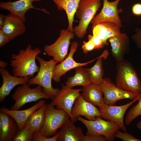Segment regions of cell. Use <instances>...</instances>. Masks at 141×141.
Returning <instances> with one entry per match:
<instances>
[{
    "label": "cell",
    "instance_id": "21",
    "mask_svg": "<svg viewBox=\"0 0 141 141\" xmlns=\"http://www.w3.org/2000/svg\"><path fill=\"white\" fill-rule=\"evenodd\" d=\"M60 128L57 141H83V130L75 126L70 119H68Z\"/></svg>",
    "mask_w": 141,
    "mask_h": 141
},
{
    "label": "cell",
    "instance_id": "16",
    "mask_svg": "<svg viewBox=\"0 0 141 141\" xmlns=\"http://www.w3.org/2000/svg\"><path fill=\"white\" fill-rule=\"evenodd\" d=\"M0 73L3 80L0 88V102H3L6 97L10 95L11 91L16 86L28 83L30 77H19L11 75L5 68H0Z\"/></svg>",
    "mask_w": 141,
    "mask_h": 141
},
{
    "label": "cell",
    "instance_id": "25",
    "mask_svg": "<svg viewBox=\"0 0 141 141\" xmlns=\"http://www.w3.org/2000/svg\"><path fill=\"white\" fill-rule=\"evenodd\" d=\"M108 54V50H105L98 57L97 61L93 66L90 68H86L89 73L91 83L100 85L102 83L104 74L102 60L103 58L106 59Z\"/></svg>",
    "mask_w": 141,
    "mask_h": 141
},
{
    "label": "cell",
    "instance_id": "30",
    "mask_svg": "<svg viewBox=\"0 0 141 141\" xmlns=\"http://www.w3.org/2000/svg\"><path fill=\"white\" fill-rule=\"evenodd\" d=\"M58 132L54 136L47 137L44 135L40 130L34 132L32 136V141H57L58 137Z\"/></svg>",
    "mask_w": 141,
    "mask_h": 141
},
{
    "label": "cell",
    "instance_id": "10",
    "mask_svg": "<svg viewBox=\"0 0 141 141\" xmlns=\"http://www.w3.org/2000/svg\"><path fill=\"white\" fill-rule=\"evenodd\" d=\"M82 91V89H73L63 84L61 89L50 103L56 106L57 109L65 111L71 119L72 108Z\"/></svg>",
    "mask_w": 141,
    "mask_h": 141
},
{
    "label": "cell",
    "instance_id": "39",
    "mask_svg": "<svg viewBox=\"0 0 141 141\" xmlns=\"http://www.w3.org/2000/svg\"><path fill=\"white\" fill-rule=\"evenodd\" d=\"M8 63L4 61H0V67L2 68H5L8 65Z\"/></svg>",
    "mask_w": 141,
    "mask_h": 141
},
{
    "label": "cell",
    "instance_id": "14",
    "mask_svg": "<svg viewBox=\"0 0 141 141\" xmlns=\"http://www.w3.org/2000/svg\"><path fill=\"white\" fill-rule=\"evenodd\" d=\"M72 119L74 123L79 116H83L90 121L95 120L96 117L100 116L99 108L85 101L81 94L77 98L72 108Z\"/></svg>",
    "mask_w": 141,
    "mask_h": 141
},
{
    "label": "cell",
    "instance_id": "40",
    "mask_svg": "<svg viewBox=\"0 0 141 141\" xmlns=\"http://www.w3.org/2000/svg\"><path fill=\"white\" fill-rule=\"evenodd\" d=\"M137 127L141 130V121H139L138 122L137 124Z\"/></svg>",
    "mask_w": 141,
    "mask_h": 141
},
{
    "label": "cell",
    "instance_id": "12",
    "mask_svg": "<svg viewBox=\"0 0 141 141\" xmlns=\"http://www.w3.org/2000/svg\"><path fill=\"white\" fill-rule=\"evenodd\" d=\"M141 95L131 102L120 106L110 105L105 104L99 108L100 116L108 121L115 122L118 125L124 132L126 130L124 123L125 114L128 108L138 101Z\"/></svg>",
    "mask_w": 141,
    "mask_h": 141
},
{
    "label": "cell",
    "instance_id": "1",
    "mask_svg": "<svg viewBox=\"0 0 141 141\" xmlns=\"http://www.w3.org/2000/svg\"><path fill=\"white\" fill-rule=\"evenodd\" d=\"M42 52L37 47L34 49L28 45L24 49H21L17 54H13L11 57L10 65L12 68L13 75L19 77H33L37 73L40 67L37 66L36 59Z\"/></svg>",
    "mask_w": 141,
    "mask_h": 141
},
{
    "label": "cell",
    "instance_id": "36",
    "mask_svg": "<svg viewBox=\"0 0 141 141\" xmlns=\"http://www.w3.org/2000/svg\"><path fill=\"white\" fill-rule=\"evenodd\" d=\"M10 41L9 38L3 33L0 30V47L4 46L6 44Z\"/></svg>",
    "mask_w": 141,
    "mask_h": 141
},
{
    "label": "cell",
    "instance_id": "24",
    "mask_svg": "<svg viewBox=\"0 0 141 141\" xmlns=\"http://www.w3.org/2000/svg\"><path fill=\"white\" fill-rule=\"evenodd\" d=\"M60 11L64 10L68 21L67 30L73 32V23L74 16L80 0H52Z\"/></svg>",
    "mask_w": 141,
    "mask_h": 141
},
{
    "label": "cell",
    "instance_id": "2",
    "mask_svg": "<svg viewBox=\"0 0 141 141\" xmlns=\"http://www.w3.org/2000/svg\"><path fill=\"white\" fill-rule=\"evenodd\" d=\"M116 85L126 92L141 95V82L131 63L124 59L116 61Z\"/></svg>",
    "mask_w": 141,
    "mask_h": 141
},
{
    "label": "cell",
    "instance_id": "38",
    "mask_svg": "<svg viewBox=\"0 0 141 141\" xmlns=\"http://www.w3.org/2000/svg\"><path fill=\"white\" fill-rule=\"evenodd\" d=\"M5 19L4 15L1 14H0V29L2 28Z\"/></svg>",
    "mask_w": 141,
    "mask_h": 141
},
{
    "label": "cell",
    "instance_id": "22",
    "mask_svg": "<svg viewBox=\"0 0 141 141\" xmlns=\"http://www.w3.org/2000/svg\"><path fill=\"white\" fill-rule=\"evenodd\" d=\"M81 94L83 98L87 102L100 108L105 104L103 93L100 85L91 83L83 87Z\"/></svg>",
    "mask_w": 141,
    "mask_h": 141
},
{
    "label": "cell",
    "instance_id": "33",
    "mask_svg": "<svg viewBox=\"0 0 141 141\" xmlns=\"http://www.w3.org/2000/svg\"><path fill=\"white\" fill-rule=\"evenodd\" d=\"M136 33L132 36V39L135 43L137 48L141 49V28L136 27Z\"/></svg>",
    "mask_w": 141,
    "mask_h": 141
},
{
    "label": "cell",
    "instance_id": "15",
    "mask_svg": "<svg viewBox=\"0 0 141 141\" xmlns=\"http://www.w3.org/2000/svg\"><path fill=\"white\" fill-rule=\"evenodd\" d=\"M42 1L19 0L14 2H1L0 8L1 9L9 11L11 13L18 16L24 23L26 20L25 14L27 11L31 9H36L49 14V12L46 10L45 9L35 8L32 4L34 2H40Z\"/></svg>",
    "mask_w": 141,
    "mask_h": 141
},
{
    "label": "cell",
    "instance_id": "8",
    "mask_svg": "<svg viewBox=\"0 0 141 141\" xmlns=\"http://www.w3.org/2000/svg\"><path fill=\"white\" fill-rule=\"evenodd\" d=\"M75 35L73 32L67 29L61 30L57 40L51 45H45L44 51L58 63L61 62L67 57L70 40L74 39Z\"/></svg>",
    "mask_w": 141,
    "mask_h": 141
},
{
    "label": "cell",
    "instance_id": "5",
    "mask_svg": "<svg viewBox=\"0 0 141 141\" xmlns=\"http://www.w3.org/2000/svg\"><path fill=\"white\" fill-rule=\"evenodd\" d=\"M31 85L28 83L18 87L11 97L15 103L10 107L12 110H19L25 104L40 99H47L49 98L43 92L42 87L38 85L31 88Z\"/></svg>",
    "mask_w": 141,
    "mask_h": 141
},
{
    "label": "cell",
    "instance_id": "34",
    "mask_svg": "<svg viewBox=\"0 0 141 141\" xmlns=\"http://www.w3.org/2000/svg\"><path fill=\"white\" fill-rule=\"evenodd\" d=\"M83 52L87 54L89 52L95 49V45L91 41L88 40L87 42L83 41L82 46Z\"/></svg>",
    "mask_w": 141,
    "mask_h": 141
},
{
    "label": "cell",
    "instance_id": "31",
    "mask_svg": "<svg viewBox=\"0 0 141 141\" xmlns=\"http://www.w3.org/2000/svg\"><path fill=\"white\" fill-rule=\"evenodd\" d=\"M119 130H117L114 134L115 137L119 138L124 141H141V139L136 138L130 133L122 132Z\"/></svg>",
    "mask_w": 141,
    "mask_h": 141
},
{
    "label": "cell",
    "instance_id": "3",
    "mask_svg": "<svg viewBox=\"0 0 141 141\" xmlns=\"http://www.w3.org/2000/svg\"><path fill=\"white\" fill-rule=\"evenodd\" d=\"M36 58L40 64L39 71L35 77L29 79L28 83L40 86L43 92L52 101L60 90L54 88L51 83L54 67L58 62L53 59L46 61L38 56Z\"/></svg>",
    "mask_w": 141,
    "mask_h": 141
},
{
    "label": "cell",
    "instance_id": "27",
    "mask_svg": "<svg viewBox=\"0 0 141 141\" xmlns=\"http://www.w3.org/2000/svg\"><path fill=\"white\" fill-rule=\"evenodd\" d=\"M46 104L34 112L26 121L25 125L28 126L34 132L40 130L44 125Z\"/></svg>",
    "mask_w": 141,
    "mask_h": 141
},
{
    "label": "cell",
    "instance_id": "35",
    "mask_svg": "<svg viewBox=\"0 0 141 141\" xmlns=\"http://www.w3.org/2000/svg\"><path fill=\"white\" fill-rule=\"evenodd\" d=\"M88 39L92 42L95 45V49L98 50L104 47L105 46L104 44L101 40L90 34L88 37Z\"/></svg>",
    "mask_w": 141,
    "mask_h": 141
},
{
    "label": "cell",
    "instance_id": "4",
    "mask_svg": "<svg viewBox=\"0 0 141 141\" xmlns=\"http://www.w3.org/2000/svg\"><path fill=\"white\" fill-rule=\"evenodd\" d=\"M101 5V0H80L75 14L79 24L73 28L77 37L81 39L85 35L89 23Z\"/></svg>",
    "mask_w": 141,
    "mask_h": 141
},
{
    "label": "cell",
    "instance_id": "29",
    "mask_svg": "<svg viewBox=\"0 0 141 141\" xmlns=\"http://www.w3.org/2000/svg\"><path fill=\"white\" fill-rule=\"evenodd\" d=\"M138 101V103L132 107L126 116L125 123L127 125H130L133 120L141 115V96Z\"/></svg>",
    "mask_w": 141,
    "mask_h": 141
},
{
    "label": "cell",
    "instance_id": "32",
    "mask_svg": "<svg viewBox=\"0 0 141 141\" xmlns=\"http://www.w3.org/2000/svg\"><path fill=\"white\" fill-rule=\"evenodd\" d=\"M83 141H108V140L102 135L93 134L84 135Z\"/></svg>",
    "mask_w": 141,
    "mask_h": 141
},
{
    "label": "cell",
    "instance_id": "37",
    "mask_svg": "<svg viewBox=\"0 0 141 141\" xmlns=\"http://www.w3.org/2000/svg\"><path fill=\"white\" fill-rule=\"evenodd\" d=\"M132 11L133 13L137 16L141 15V3H137L132 6Z\"/></svg>",
    "mask_w": 141,
    "mask_h": 141
},
{
    "label": "cell",
    "instance_id": "17",
    "mask_svg": "<svg viewBox=\"0 0 141 141\" xmlns=\"http://www.w3.org/2000/svg\"><path fill=\"white\" fill-rule=\"evenodd\" d=\"M111 47V53L116 61L124 59V55L130 51V39L127 35L121 33L119 35L109 38Z\"/></svg>",
    "mask_w": 141,
    "mask_h": 141
},
{
    "label": "cell",
    "instance_id": "23",
    "mask_svg": "<svg viewBox=\"0 0 141 141\" xmlns=\"http://www.w3.org/2000/svg\"><path fill=\"white\" fill-rule=\"evenodd\" d=\"M0 119L2 123V130L0 141H11L19 131L15 120L9 115L0 111Z\"/></svg>",
    "mask_w": 141,
    "mask_h": 141
},
{
    "label": "cell",
    "instance_id": "19",
    "mask_svg": "<svg viewBox=\"0 0 141 141\" xmlns=\"http://www.w3.org/2000/svg\"><path fill=\"white\" fill-rule=\"evenodd\" d=\"M120 27L116 24L105 22L96 24L93 27V36L101 40L105 45L109 44L108 42L110 38L115 37L121 33Z\"/></svg>",
    "mask_w": 141,
    "mask_h": 141
},
{
    "label": "cell",
    "instance_id": "9",
    "mask_svg": "<svg viewBox=\"0 0 141 141\" xmlns=\"http://www.w3.org/2000/svg\"><path fill=\"white\" fill-rule=\"evenodd\" d=\"M103 93L105 104L115 105L118 101L125 99L133 100L140 95L125 91L118 87L108 78H103L100 85Z\"/></svg>",
    "mask_w": 141,
    "mask_h": 141
},
{
    "label": "cell",
    "instance_id": "7",
    "mask_svg": "<svg viewBox=\"0 0 141 141\" xmlns=\"http://www.w3.org/2000/svg\"><path fill=\"white\" fill-rule=\"evenodd\" d=\"M77 119L86 127L87 131L85 133L86 135H101L104 136L108 141L114 140L115 132L121 129L119 126L116 123L104 120L99 116H96V119L93 121L84 119L80 116H79Z\"/></svg>",
    "mask_w": 141,
    "mask_h": 141
},
{
    "label": "cell",
    "instance_id": "6",
    "mask_svg": "<svg viewBox=\"0 0 141 141\" xmlns=\"http://www.w3.org/2000/svg\"><path fill=\"white\" fill-rule=\"evenodd\" d=\"M50 103L46 104L44 124L40 130L47 137L54 136L70 118L65 111L56 109Z\"/></svg>",
    "mask_w": 141,
    "mask_h": 141
},
{
    "label": "cell",
    "instance_id": "18",
    "mask_svg": "<svg viewBox=\"0 0 141 141\" xmlns=\"http://www.w3.org/2000/svg\"><path fill=\"white\" fill-rule=\"evenodd\" d=\"M4 22L1 30L10 41L25 33L26 31L24 22L17 16L11 13L4 15Z\"/></svg>",
    "mask_w": 141,
    "mask_h": 141
},
{
    "label": "cell",
    "instance_id": "11",
    "mask_svg": "<svg viewBox=\"0 0 141 141\" xmlns=\"http://www.w3.org/2000/svg\"><path fill=\"white\" fill-rule=\"evenodd\" d=\"M120 0L109 2L108 0H103V7L100 12L94 16L90 22L92 25L91 28L93 29L98 23L105 22H113L121 27L122 21L119 14L122 12L123 10L118 8Z\"/></svg>",
    "mask_w": 141,
    "mask_h": 141
},
{
    "label": "cell",
    "instance_id": "28",
    "mask_svg": "<svg viewBox=\"0 0 141 141\" xmlns=\"http://www.w3.org/2000/svg\"><path fill=\"white\" fill-rule=\"evenodd\" d=\"M34 131L28 126L25 125L19 130L13 138V141H31Z\"/></svg>",
    "mask_w": 141,
    "mask_h": 141
},
{
    "label": "cell",
    "instance_id": "13",
    "mask_svg": "<svg viewBox=\"0 0 141 141\" xmlns=\"http://www.w3.org/2000/svg\"><path fill=\"white\" fill-rule=\"evenodd\" d=\"M79 46L78 43L76 41L72 43L69 52L68 56L61 62L56 64L55 67L52 79L58 83L61 81V77L71 69L80 66H83L90 63L97 58L85 63H81L75 61L73 58V56L77 51Z\"/></svg>",
    "mask_w": 141,
    "mask_h": 141
},
{
    "label": "cell",
    "instance_id": "26",
    "mask_svg": "<svg viewBox=\"0 0 141 141\" xmlns=\"http://www.w3.org/2000/svg\"><path fill=\"white\" fill-rule=\"evenodd\" d=\"M74 69V75L68 78L67 80L65 82L66 85L72 88L77 86H86L91 83L88 72L83 66L76 67Z\"/></svg>",
    "mask_w": 141,
    "mask_h": 141
},
{
    "label": "cell",
    "instance_id": "20",
    "mask_svg": "<svg viewBox=\"0 0 141 141\" xmlns=\"http://www.w3.org/2000/svg\"><path fill=\"white\" fill-rule=\"evenodd\" d=\"M45 104V100L41 99L33 106L26 109L22 110H10L4 106L0 108V111L9 115L14 119L17 124L19 130H20L25 126L26 121L31 115Z\"/></svg>",
    "mask_w": 141,
    "mask_h": 141
}]
</instances>
